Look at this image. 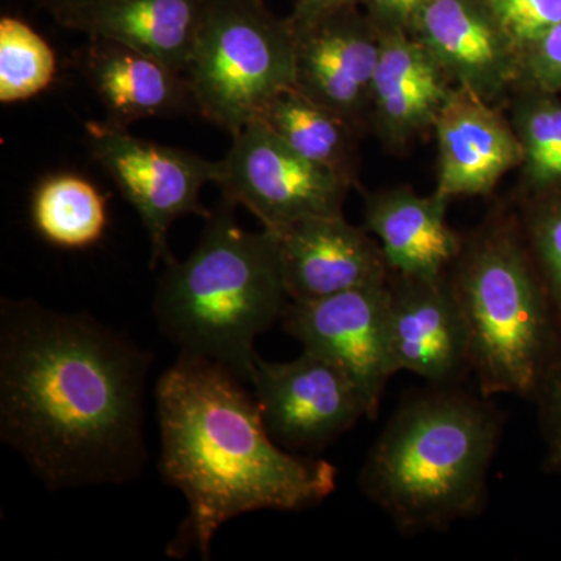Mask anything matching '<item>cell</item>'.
I'll return each instance as SVG.
<instances>
[{"label": "cell", "instance_id": "obj_4", "mask_svg": "<svg viewBox=\"0 0 561 561\" xmlns=\"http://www.w3.org/2000/svg\"><path fill=\"white\" fill-rule=\"evenodd\" d=\"M290 298L278 234L247 231L224 201L184 261L165 265L153 312L180 353L216 362L250 383L254 342L283 319Z\"/></svg>", "mask_w": 561, "mask_h": 561}, {"label": "cell", "instance_id": "obj_18", "mask_svg": "<svg viewBox=\"0 0 561 561\" xmlns=\"http://www.w3.org/2000/svg\"><path fill=\"white\" fill-rule=\"evenodd\" d=\"M449 202L411 187L379 191L365 198V230L378 239L391 273L438 276L460 256L465 239L449 227Z\"/></svg>", "mask_w": 561, "mask_h": 561}, {"label": "cell", "instance_id": "obj_11", "mask_svg": "<svg viewBox=\"0 0 561 561\" xmlns=\"http://www.w3.org/2000/svg\"><path fill=\"white\" fill-rule=\"evenodd\" d=\"M291 27L295 88L341 114L357 130L367 127L373 80L381 54V35L367 14L354 7Z\"/></svg>", "mask_w": 561, "mask_h": 561}, {"label": "cell", "instance_id": "obj_17", "mask_svg": "<svg viewBox=\"0 0 561 561\" xmlns=\"http://www.w3.org/2000/svg\"><path fill=\"white\" fill-rule=\"evenodd\" d=\"M83 54L84 77L114 127L197 111L186 73L164 61L102 39Z\"/></svg>", "mask_w": 561, "mask_h": 561}, {"label": "cell", "instance_id": "obj_29", "mask_svg": "<svg viewBox=\"0 0 561 561\" xmlns=\"http://www.w3.org/2000/svg\"><path fill=\"white\" fill-rule=\"evenodd\" d=\"M354 7H362V0H297L289 21L291 24H302L332 11L354 9Z\"/></svg>", "mask_w": 561, "mask_h": 561}, {"label": "cell", "instance_id": "obj_15", "mask_svg": "<svg viewBox=\"0 0 561 561\" xmlns=\"http://www.w3.org/2000/svg\"><path fill=\"white\" fill-rule=\"evenodd\" d=\"M284 279L291 301H312L364 287L386 286L381 245L345 216L298 221L279 232Z\"/></svg>", "mask_w": 561, "mask_h": 561}, {"label": "cell", "instance_id": "obj_22", "mask_svg": "<svg viewBox=\"0 0 561 561\" xmlns=\"http://www.w3.org/2000/svg\"><path fill=\"white\" fill-rule=\"evenodd\" d=\"M512 125L523 147L524 184L531 197L561 191V99L516 91Z\"/></svg>", "mask_w": 561, "mask_h": 561}, {"label": "cell", "instance_id": "obj_9", "mask_svg": "<svg viewBox=\"0 0 561 561\" xmlns=\"http://www.w3.org/2000/svg\"><path fill=\"white\" fill-rule=\"evenodd\" d=\"M273 440L319 451L367 416L350 376L311 350L289 362L254 360L250 383Z\"/></svg>", "mask_w": 561, "mask_h": 561}, {"label": "cell", "instance_id": "obj_3", "mask_svg": "<svg viewBox=\"0 0 561 561\" xmlns=\"http://www.w3.org/2000/svg\"><path fill=\"white\" fill-rule=\"evenodd\" d=\"M457 386L411 394L367 454L357 483L402 534L481 515L504 416Z\"/></svg>", "mask_w": 561, "mask_h": 561}, {"label": "cell", "instance_id": "obj_26", "mask_svg": "<svg viewBox=\"0 0 561 561\" xmlns=\"http://www.w3.org/2000/svg\"><path fill=\"white\" fill-rule=\"evenodd\" d=\"M519 90L561 94V22L522 55Z\"/></svg>", "mask_w": 561, "mask_h": 561}, {"label": "cell", "instance_id": "obj_24", "mask_svg": "<svg viewBox=\"0 0 561 561\" xmlns=\"http://www.w3.org/2000/svg\"><path fill=\"white\" fill-rule=\"evenodd\" d=\"M519 225L561 327V191L531 197Z\"/></svg>", "mask_w": 561, "mask_h": 561}, {"label": "cell", "instance_id": "obj_10", "mask_svg": "<svg viewBox=\"0 0 561 561\" xmlns=\"http://www.w3.org/2000/svg\"><path fill=\"white\" fill-rule=\"evenodd\" d=\"M287 334L334 362L359 391L367 419L376 420L383 391L397 371L391 353L387 284L312 301H289Z\"/></svg>", "mask_w": 561, "mask_h": 561}, {"label": "cell", "instance_id": "obj_16", "mask_svg": "<svg viewBox=\"0 0 561 561\" xmlns=\"http://www.w3.org/2000/svg\"><path fill=\"white\" fill-rule=\"evenodd\" d=\"M453 81L409 33L381 35L371 90L370 127L390 149H402L434 128Z\"/></svg>", "mask_w": 561, "mask_h": 561}, {"label": "cell", "instance_id": "obj_23", "mask_svg": "<svg viewBox=\"0 0 561 561\" xmlns=\"http://www.w3.org/2000/svg\"><path fill=\"white\" fill-rule=\"evenodd\" d=\"M57 57L49 43L18 18L0 21V102L35 98L54 83Z\"/></svg>", "mask_w": 561, "mask_h": 561}, {"label": "cell", "instance_id": "obj_25", "mask_svg": "<svg viewBox=\"0 0 561 561\" xmlns=\"http://www.w3.org/2000/svg\"><path fill=\"white\" fill-rule=\"evenodd\" d=\"M502 31L518 50L534 46L561 22V0H486Z\"/></svg>", "mask_w": 561, "mask_h": 561}, {"label": "cell", "instance_id": "obj_14", "mask_svg": "<svg viewBox=\"0 0 561 561\" xmlns=\"http://www.w3.org/2000/svg\"><path fill=\"white\" fill-rule=\"evenodd\" d=\"M438 149L435 194L451 202L490 194L522 168L523 147L512 122L465 87H454L434 122Z\"/></svg>", "mask_w": 561, "mask_h": 561}, {"label": "cell", "instance_id": "obj_7", "mask_svg": "<svg viewBox=\"0 0 561 561\" xmlns=\"http://www.w3.org/2000/svg\"><path fill=\"white\" fill-rule=\"evenodd\" d=\"M214 183L224 201L245 206L275 234L298 221L343 216L353 186L339 173L306 160L261 119L232 135Z\"/></svg>", "mask_w": 561, "mask_h": 561}, {"label": "cell", "instance_id": "obj_1", "mask_svg": "<svg viewBox=\"0 0 561 561\" xmlns=\"http://www.w3.org/2000/svg\"><path fill=\"white\" fill-rule=\"evenodd\" d=\"M151 354L88 313L0 302V437L50 490L121 485L147 463Z\"/></svg>", "mask_w": 561, "mask_h": 561}, {"label": "cell", "instance_id": "obj_21", "mask_svg": "<svg viewBox=\"0 0 561 561\" xmlns=\"http://www.w3.org/2000/svg\"><path fill=\"white\" fill-rule=\"evenodd\" d=\"M32 221L41 238L51 245L87 249L101 241L108 225L105 197L83 176L58 173L36 187Z\"/></svg>", "mask_w": 561, "mask_h": 561}, {"label": "cell", "instance_id": "obj_8", "mask_svg": "<svg viewBox=\"0 0 561 561\" xmlns=\"http://www.w3.org/2000/svg\"><path fill=\"white\" fill-rule=\"evenodd\" d=\"M92 158L108 173L125 201L136 209L151 245V267L173 261L169 231L186 214L208 219L213 210L201 203L206 183H214L217 162L191 151L136 138L125 128L88 122Z\"/></svg>", "mask_w": 561, "mask_h": 561}, {"label": "cell", "instance_id": "obj_30", "mask_svg": "<svg viewBox=\"0 0 561 561\" xmlns=\"http://www.w3.org/2000/svg\"><path fill=\"white\" fill-rule=\"evenodd\" d=\"M38 2L49 11L55 20L61 22L70 13L83 9L84 5L94 2V0H38Z\"/></svg>", "mask_w": 561, "mask_h": 561}, {"label": "cell", "instance_id": "obj_13", "mask_svg": "<svg viewBox=\"0 0 561 561\" xmlns=\"http://www.w3.org/2000/svg\"><path fill=\"white\" fill-rule=\"evenodd\" d=\"M457 87L496 103L516 91L519 54L486 0H432L411 33Z\"/></svg>", "mask_w": 561, "mask_h": 561}, {"label": "cell", "instance_id": "obj_19", "mask_svg": "<svg viewBox=\"0 0 561 561\" xmlns=\"http://www.w3.org/2000/svg\"><path fill=\"white\" fill-rule=\"evenodd\" d=\"M206 0H94L60 22L91 39L111 41L186 73Z\"/></svg>", "mask_w": 561, "mask_h": 561}, {"label": "cell", "instance_id": "obj_5", "mask_svg": "<svg viewBox=\"0 0 561 561\" xmlns=\"http://www.w3.org/2000/svg\"><path fill=\"white\" fill-rule=\"evenodd\" d=\"M449 278L483 397L534 398L561 354V327L522 225L494 219L465 239Z\"/></svg>", "mask_w": 561, "mask_h": 561}, {"label": "cell", "instance_id": "obj_12", "mask_svg": "<svg viewBox=\"0 0 561 561\" xmlns=\"http://www.w3.org/2000/svg\"><path fill=\"white\" fill-rule=\"evenodd\" d=\"M387 309L397 371H411L431 386H456L471 373L467 324L449 272L390 273Z\"/></svg>", "mask_w": 561, "mask_h": 561}, {"label": "cell", "instance_id": "obj_28", "mask_svg": "<svg viewBox=\"0 0 561 561\" xmlns=\"http://www.w3.org/2000/svg\"><path fill=\"white\" fill-rule=\"evenodd\" d=\"M432 0H362L364 13L379 35L409 33Z\"/></svg>", "mask_w": 561, "mask_h": 561}, {"label": "cell", "instance_id": "obj_27", "mask_svg": "<svg viewBox=\"0 0 561 561\" xmlns=\"http://www.w3.org/2000/svg\"><path fill=\"white\" fill-rule=\"evenodd\" d=\"M534 400L546 445L545 470L561 474V354L542 378Z\"/></svg>", "mask_w": 561, "mask_h": 561}, {"label": "cell", "instance_id": "obj_6", "mask_svg": "<svg viewBox=\"0 0 561 561\" xmlns=\"http://www.w3.org/2000/svg\"><path fill=\"white\" fill-rule=\"evenodd\" d=\"M195 108L236 135L295 87V32L264 0H206L186 70Z\"/></svg>", "mask_w": 561, "mask_h": 561}, {"label": "cell", "instance_id": "obj_20", "mask_svg": "<svg viewBox=\"0 0 561 561\" xmlns=\"http://www.w3.org/2000/svg\"><path fill=\"white\" fill-rule=\"evenodd\" d=\"M261 121L306 160L339 173L353 186L357 183L359 130L341 114L294 87L273 99Z\"/></svg>", "mask_w": 561, "mask_h": 561}, {"label": "cell", "instance_id": "obj_2", "mask_svg": "<svg viewBox=\"0 0 561 561\" xmlns=\"http://www.w3.org/2000/svg\"><path fill=\"white\" fill-rule=\"evenodd\" d=\"M249 383L216 362L180 353L154 389L162 479L184 494L187 516L169 553L209 559L225 523L260 511L300 512L327 501L337 468L284 451Z\"/></svg>", "mask_w": 561, "mask_h": 561}]
</instances>
